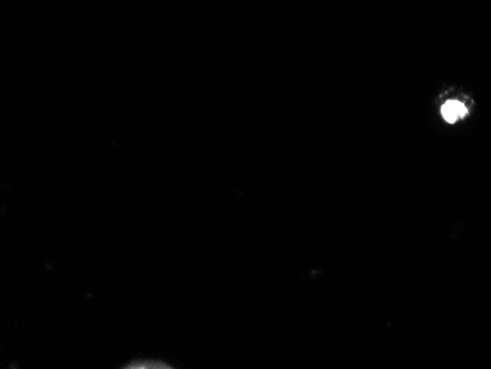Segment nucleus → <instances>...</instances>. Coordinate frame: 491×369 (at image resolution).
Returning <instances> with one entry per match:
<instances>
[{"label":"nucleus","mask_w":491,"mask_h":369,"mask_svg":"<svg viewBox=\"0 0 491 369\" xmlns=\"http://www.w3.org/2000/svg\"><path fill=\"white\" fill-rule=\"evenodd\" d=\"M441 115L447 123L453 124V123L465 118V116L468 115V108L458 101H448L441 108Z\"/></svg>","instance_id":"nucleus-1"}]
</instances>
